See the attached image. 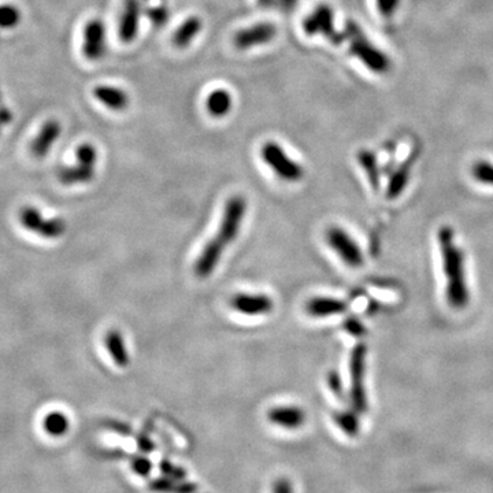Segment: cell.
Listing matches in <instances>:
<instances>
[{
  "instance_id": "1",
  "label": "cell",
  "mask_w": 493,
  "mask_h": 493,
  "mask_svg": "<svg viewBox=\"0 0 493 493\" xmlns=\"http://www.w3.org/2000/svg\"><path fill=\"white\" fill-rule=\"evenodd\" d=\"M437 244L440 248L442 273L445 279V299L454 310H463L470 300L466 280L463 251L457 246L455 233L450 227L437 230Z\"/></svg>"
},
{
  "instance_id": "2",
  "label": "cell",
  "mask_w": 493,
  "mask_h": 493,
  "mask_svg": "<svg viewBox=\"0 0 493 493\" xmlns=\"http://www.w3.org/2000/svg\"><path fill=\"white\" fill-rule=\"evenodd\" d=\"M346 40L350 41V51L356 56L368 69L378 74H384L390 69V61L385 53L373 46L353 21H348L344 29Z\"/></svg>"
},
{
  "instance_id": "3",
  "label": "cell",
  "mask_w": 493,
  "mask_h": 493,
  "mask_svg": "<svg viewBox=\"0 0 493 493\" xmlns=\"http://www.w3.org/2000/svg\"><path fill=\"white\" fill-rule=\"evenodd\" d=\"M366 356L368 348L365 344H356L350 355V403L351 408L358 414L368 411V393L365 387L366 378Z\"/></svg>"
},
{
  "instance_id": "4",
  "label": "cell",
  "mask_w": 493,
  "mask_h": 493,
  "mask_svg": "<svg viewBox=\"0 0 493 493\" xmlns=\"http://www.w3.org/2000/svg\"><path fill=\"white\" fill-rule=\"evenodd\" d=\"M264 163L286 182H298L304 177V169L299 162L291 158L276 141H266L261 148Z\"/></svg>"
},
{
  "instance_id": "5",
  "label": "cell",
  "mask_w": 493,
  "mask_h": 493,
  "mask_svg": "<svg viewBox=\"0 0 493 493\" xmlns=\"http://www.w3.org/2000/svg\"><path fill=\"white\" fill-rule=\"evenodd\" d=\"M301 28L304 33L310 37L323 36L331 40L333 44H341L346 40V36L337 32L335 28V13L333 9L326 4H318L317 7L303 19Z\"/></svg>"
},
{
  "instance_id": "6",
  "label": "cell",
  "mask_w": 493,
  "mask_h": 493,
  "mask_svg": "<svg viewBox=\"0 0 493 493\" xmlns=\"http://www.w3.org/2000/svg\"><path fill=\"white\" fill-rule=\"evenodd\" d=\"M325 242L348 267L358 269L363 266L365 258L360 246L343 228L336 225L328 228L325 232Z\"/></svg>"
},
{
  "instance_id": "7",
  "label": "cell",
  "mask_w": 493,
  "mask_h": 493,
  "mask_svg": "<svg viewBox=\"0 0 493 493\" xmlns=\"http://www.w3.org/2000/svg\"><path fill=\"white\" fill-rule=\"evenodd\" d=\"M246 212V202L243 196H232L227 202L218 228V234L215 236L225 244V246L232 244L239 236L242 225L244 222Z\"/></svg>"
},
{
  "instance_id": "8",
  "label": "cell",
  "mask_w": 493,
  "mask_h": 493,
  "mask_svg": "<svg viewBox=\"0 0 493 493\" xmlns=\"http://www.w3.org/2000/svg\"><path fill=\"white\" fill-rule=\"evenodd\" d=\"M276 36H277L276 25L270 22H259L252 26L240 29L233 37V44L239 50H249V48L270 43Z\"/></svg>"
},
{
  "instance_id": "9",
  "label": "cell",
  "mask_w": 493,
  "mask_h": 493,
  "mask_svg": "<svg viewBox=\"0 0 493 493\" xmlns=\"http://www.w3.org/2000/svg\"><path fill=\"white\" fill-rule=\"evenodd\" d=\"M107 51L106 26L102 19H90L84 28L83 53L88 61H99Z\"/></svg>"
},
{
  "instance_id": "10",
  "label": "cell",
  "mask_w": 493,
  "mask_h": 493,
  "mask_svg": "<svg viewBox=\"0 0 493 493\" xmlns=\"http://www.w3.org/2000/svg\"><path fill=\"white\" fill-rule=\"evenodd\" d=\"M230 306L246 317H261L273 311L274 301L264 294H236L230 300Z\"/></svg>"
},
{
  "instance_id": "11",
  "label": "cell",
  "mask_w": 493,
  "mask_h": 493,
  "mask_svg": "<svg viewBox=\"0 0 493 493\" xmlns=\"http://www.w3.org/2000/svg\"><path fill=\"white\" fill-rule=\"evenodd\" d=\"M141 13V0H123V14L118 26V35L123 43H132L139 35Z\"/></svg>"
},
{
  "instance_id": "12",
  "label": "cell",
  "mask_w": 493,
  "mask_h": 493,
  "mask_svg": "<svg viewBox=\"0 0 493 493\" xmlns=\"http://www.w3.org/2000/svg\"><path fill=\"white\" fill-rule=\"evenodd\" d=\"M224 248L225 244L218 237H212V240H209L194 262V276L199 279L210 277L222 258Z\"/></svg>"
},
{
  "instance_id": "13",
  "label": "cell",
  "mask_w": 493,
  "mask_h": 493,
  "mask_svg": "<svg viewBox=\"0 0 493 493\" xmlns=\"http://www.w3.org/2000/svg\"><path fill=\"white\" fill-rule=\"evenodd\" d=\"M269 422L286 430H296L306 422V414L298 405H279L267 411Z\"/></svg>"
},
{
  "instance_id": "14",
  "label": "cell",
  "mask_w": 493,
  "mask_h": 493,
  "mask_svg": "<svg viewBox=\"0 0 493 493\" xmlns=\"http://www.w3.org/2000/svg\"><path fill=\"white\" fill-rule=\"evenodd\" d=\"M348 306L344 300L335 299V298H325V296H316L311 298L306 303V313L310 317L325 318L332 316H340L347 311Z\"/></svg>"
},
{
  "instance_id": "15",
  "label": "cell",
  "mask_w": 493,
  "mask_h": 493,
  "mask_svg": "<svg viewBox=\"0 0 493 493\" xmlns=\"http://www.w3.org/2000/svg\"><path fill=\"white\" fill-rule=\"evenodd\" d=\"M62 132L61 123L55 120H51L46 123L38 136L36 137L33 144H32V154L36 158H44L47 155V152L50 151V148L53 147V142L59 139Z\"/></svg>"
},
{
  "instance_id": "16",
  "label": "cell",
  "mask_w": 493,
  "mask_h": 493,
  "mask_svg": "<svg viewBox=\"0 0 493 493\" xmlns=\"http://www.w3.org/2000/svg\"><path fill=\"white\" fill-rule=\"evenodd\" d=\"M93 96L102 105H105L114 111H123L126 107L129 106V95L123 89L117 88V87L99 85L93 89Z\"/></svg>"
},
{
  "instance_id": "17",
  "label": "cell",
  "mask_w": 493,
  "mask_h": 493,
  "mask_svg": "<svg viewBox=\"0 0 493 493\" xmlns=\"http://www.w3.org/2000/svg\"><path fill=\"white\" fill-rule=\"evenodd\" d=\"M202 29H203L202 18L196 17V16L187 18L173 33L172 37L173 46L180 50L187 48L192 43L194 37L202 32Z\"/></svg>"
},
{
  "instance_id": "18",
  "label": "cell",
  "mask_w": 493,
  "mask_h": 493,
  "mask_svg": "<svg viewBox=\"0 0 493 493\" xmlns=\"http://www.w3.org/2000/svg\"><path fill=\"white\" fill-rule=\"evenodd\" d=\"M107 353L118 368H126L130 362L123 336L118 331H110L105 336Z\"/></svg>"
},
{
  "instance_id": "19",
  "label": "cell",
  "mask_w": 493,
  "mask_h": 493,
  "mask_svg": "<svg viewBox=\"0 0 493 493\" xmlns=\"http://www.w3.org/2000/svg\"><path fill=\"white\" fill-rule=\"evenodd\" d=\"M233 106L232 93L227 89H215L206 99L207 113L214 118H222L228 115Z\"/></svg>"
},
{
  "instance_id": "20",
  "label": "cell",
  "mask_w": 493,
  "mask_h": 493,
  "mask_svg": "<svg viewBox=\"0 0 493 493\" xmlns=\"http://www.w3.org/2000/svg\"><path fill=\"white\" fill-rule=\"evenodd\" d=\"M410 175H411V160H407L405 163H402L389 178L387 187L388 199L393 200L403 194L410 181Z\"/></svg>"
},
{
  "instance_id": "21",
  "label": "cell",
  "mask_w": 493,
  "mask_h": 493,
  "mask_svg": "<svg viewBox=\"0 0 493 493\" xmlns=\"http://www.w3.org/2000/svg\"><path fill=\"white\" fill-rule=\"evenodd\" d=\"M358 162L362 166V169L365 170L371 188L374 191H378V188H380V169H378V162H377L374 152H371L369 150L359 151L358 152Z\"/></svg>"
},
{
  "instance_id": "22",
  "label": "cell",
  "mask_w": 493,
  "mask_h": 493,
  "mask_svg": "<svg viewBox=\"0 0 493 493\" xmlns=\"http://www.w3.org/2000/svg\"><path fill=\"white\" fill-rule=\"evenodd\" d=\"M95 177V169L93 167H87L83 165H76L73 167H68L61 170L59 173V180L65 184V185H71V184H85L92 181Z\"/></svg>"
},
{
  "instance_id": "23",
  "label": "cell",
  "mask_w": 493,
  "mask_h": 493,
  "mask_svg": "<svg viewBox=\"0 0 493 493\" xmlns=\"http://www.w3.org/2000/svg\"><path fill=\"white\" fill-rule=\"evenodd\" d=\"M333 421H335L337 427L346 433L348 437H355L359 433L360 425H359V418H358V412H355L353 410H344V411H336L333 414Z\"/></svg>"
},
{
  "instance_id": "24",
  "label": "cell",
  "mask_w": 493,
  "mask_h": 493,
  "mask_svg": "<svg viewBox=\"0 0 493 493\" xmlns=\"http://www.w3.org/2000/svg\"><path fill=\"white\" fill-rule=\"evenodd\" d=\"M43 426H44V430L48 435L55 436V437H59V436H63L65 433H68L71 423H69L68 417L63 412L53 411V412L47 414L46 420L43 422Z\"/></svg>"
},
{
  "instance_id": "25",
  "label": "cell",
  "mask_w": 493,
  "mask_h": 493,
  "mask_svg": "<svg viewBox=\"0 0 493 493\" xmlns=\"http://www.w3.org/2000/svg\"><path fill=\"white\" fill-rule=\"evenodd\" d=\"M145 16L151 21V24L154 26H163L167 24L169 18H170V10L167 7L166 1H159V3H152L148 4L145 7Z\"/></svg>"
},
{
  "instance_id": "26",
  "label": "cell",
  "mask_w": 493,
  "mask_h": 493,
  "mask_svg": "<svg viewBox=\"0 0 493 493\" xmlns=\"http://www.w3.org/2000/svg\"><path fill=\"white\" fill-rule=\"evenodd\" d=\"M472 176L477 182L493 187V163L488 160H477L472 166Z\"/></svg>"
},
{
  "instance_id": "27",
  "label": "cell",
  "mask_w": 493,
  "mask_h": 493,
  "mask_svg": "<svg viewBox=\"0 0 493 493\" xmlns=\"http://www.w3.org/2000/svg\"><path fill=\"white\" fill-rule=\"evenodd\" d=\"M21 21V13L13 4L0 6V28L11 29L16 28Z\"/></svg>"
},
{
  "instance_id": "28",
  "label": "cell",
  "mask_w": 493,
  "mask_h": 493,
  "mask_svg": "<svg viewBox=\"0 0 493 493\" xmlns=\"http://www.w3.org/2000/svg\"><path fill=\"white\" fill-rule=\"evenodd\" d=\"M65 230H66L65 222L59 218H55V219H44L41 227L37 230V233L44 236V237H48V239H55V237L62 236L65 233Z\"/></svg>"
},
{
  "instance_id": "29",
  "label": "cell",
  "mask_w": 493,
  "mask_h": 493,
  "mask_svg": "<svg viewBox=\"0 0 493 493\" xmlns=\"http://www.w3.org/2000/svg\"><path fill=\"white\" fill-rule=\"evenodd\" d=\"M19 219H21V224L26 229L32 230V232H36V233H37V230L41 227V224L44 221L41 214L38 212V210H36L35 207H25L19 214Z\"/></svg>"
},
{
  "instance_id": "30",
  "label": "cell",
  "mask_w": 493,
  "mask_h": 493,
  "mask_svg": "<svg viewBox=\"0 0 493 493\" xmlns=\"http://www.w3.org/2000/svg\"><path fill=\"white\" fill-rule=\"evenodd\" d=\"M76 158H77V163L95 169V165L98 160V151L92 144H83L78 147L76 152Z\"/></svg>"
},
{
  "instance_id": "31",
  "label": "cell",
  "mask_w": 493,
  "mask_h": 493,
  "mask_svg": "<svg viewBox=\"0 0 493 493\" xmlns=\"http://www.w3.org/2000/svg\"><path fill=\"white\" fill-rule=\"evenodd\" d=\"M326 383H328V387L331 389V392L335 395L337 399H341V400L346 399V390H344V385H343V380L337 371L332 370L328 373Z\"/></svg>"
},
{
  "instance_id": "32",
  "label": "cell",
  "mask_w": 493,
  "mask_h": 493,
  "mask_svg": "<svg viewBox=\"0 0 493 493\" xmlns=\"http://www.w3.org/2000/svg\"><path fill=\"white\" fill-rule=\"evenodd\" d=\"M343 328L348 335L353 336V337H360V336L366 333V328L362 323V321H359L358 318L355 317L347 318L343 323Z\"/></svg>"
},
{
  "instance_id": "33",
  "label": "cell",
  "mask_w": 493,
  "mask_h": 493,
  "mask_svg": "<svg viewBox=\"0 0 493 493\" xmlns=\"http://www.w3.org/2000/svg\"><path fill=\"white\" fill-rule=\"evenodd\" d=\"M399 3H400V0H377L378 13L383 17H392L396 13V10H398Z\"/></svg>"
},
{
  "instance_id": "34",
  "label": "cell",
  "mask_w": 493,
  "mask_h": 493,
  "mask_svg": "<svg viewBox=\"0 0 493 493\" xmlns=\"http://www.w3.org/2000/svg\"><path fill=\"white\" fill-rule=\"evenodd\" d=\"M132 467L133 470L140 474V476H148L150 474V470H151V463L144 458H135V460L132 462Z\"/></svg>"
},
{
  "instance_id": "35",
  "label": "cell",
  "mask_w": 493,
  "mask_h": 493,
  "mask_svg": "<svg viewBox=\"0 0 493 493\" xmlns=\"http://www.w3.org/2000/svg\"><path fill=\"white\" fill-rule=\"evenodd\" d=\"M273 493H294L289 479L288 478H279L273 484Z\"/></svg>"
},
{
  "instance_id": "36",
  "label": "cell",
  "mask_w": 493,
  "mask_h": 493,
  "mask_svg": "<svg viewBox=\"0 0 493 493\" xmlns=\"http://www.w3.org/2000/svg\"><path fill=\"white\" fill-rule=\"evenodd\" d=\"M11 121V114L10 111L4 107L1 102V93H0V123H7Z\"/></svg>"
},
{
  "instance_id": "37",
  "label": "cell",
  "mask_w": 493,
  "mask_h": 493,
  "mask_svg": "<svg viewBox=\"0 0 493 493\" xmlns=\"http://www.w3.org/2000/svg\"><path fill=\"white\" fill-rule=\"evenodd\" d=\"M280 4H281L282 10L286 11V13H291L295 6L298 4V0H279Z\"/></svg>"
},
{
  "instance_id": "38",
  "label": "cell",
  "mask_w": 493,
  "mask_h": 493,
  "mask_svg": "<svg viewBox=\"0 0 493 493\" xmlns=\"http://www.w3.org/2000/svg\"><path fill=\"white\" fill-rule=\"evenodd\" d=\"M276 1L277 0H258L259 6H262V7H271L276 4Z\"/></svg>"
},
{
  "instance_id": "39",
  "label": "cell",
  "mask_w": 493,
  "mask_h": 493,
  "mask_svg": "<svg viewBox=\"0 0 493 493\" xmlns=\"http://www.w3.org/2000/svg\"><path fill=\"white\" fill-rule=\"evenodd\" d=\"M144 1L148 4H152V3H159V1H166V0H144Z\"/></svg>"
}]
</instances>
